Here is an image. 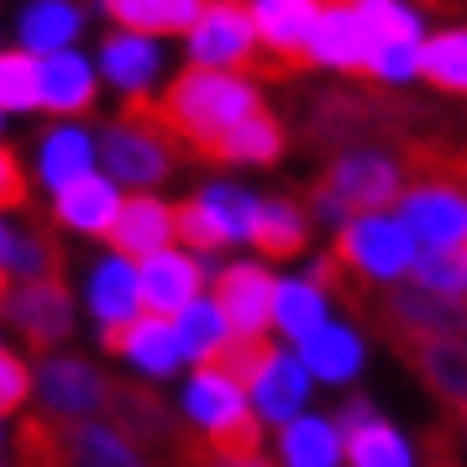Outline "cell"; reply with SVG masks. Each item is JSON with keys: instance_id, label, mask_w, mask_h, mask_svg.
<instances>
[{"instance_id": "obj_48", "label": "cell", "mask_w": 467, "mask_h": 467, "mask_svg": "<svg viewBox=\"0 0 467 467\" xmlns=\"http://www.w3.org/2000/svg\"><path fill=\"white\" fill-rule=\"evenodd\" d=\"M462 253H467V242H462Z\"/></svg>"}, {"instance_id": "obj_3", "label": "cell", "mask_w": 467, "mask_h": 467, "mask_svg": "<svg viewBox=\"0 0 467 467\" xmlns=\"http://www.w3.org/2000/svg\"><path fill=\"white\" fill-rule=\"evenodd\" d=\"M95 148L106 152V179L116 190H131V194H152L179 169V158H184V148L173 142V131L158 121L152 100L121 106V116L100 131Z\"/></svg>"}, {"instance_id": "obj_34", "label": "cell", "mask_w": 467, "mask_h": 467, "mask_svg": "<svg viewBox=\"0 0 467 467\" xmlns=\"http://www.w3.org/2000/svg\"><path fill=\"white\" fill-rule=\"evenodd\" d=\"M106 410H110L106 420L116 425L121 436H131L137 446L142 441H169L173 436L169 410H163L158 394H148V389H116V383H110V404Z\"/></svg>"}, {"instance_id": "obj_39", "label": "cell", "mask_w": 467, "mask_h": 467, "mask_svg": "<svg viewBox=\"0 0 467 467\" xmlns=\"http://www.w3.org/2000/svg\"><path fill=\"white\" fill-rule=\"evenodd\" d=\"M26 400H32V368L16 352H0V420L16 415Z\"/></svg>"}, {"instance_id": "obj_46", "label": "cell", "mask_w": 467, "mask_h": 467, "mask_svg": "<svg viewBox=\"0 0 467 467\" xmlns=\"http://www.w3.org/2000/svg\"><path fill=\"white\" fill-rule=\"evenodd\" d=\"M0 352H5V341H0Z\"/></svg>"}, {"instance_id": "obj_42", "label": "cell", "mask_w": 467, "mask_h": 467, "mask_svg": "<svg viewBox=\"0 0 467 467\" xmlns=\"http://www.w3.org/2000/svg\"><path fill=\"white\" fill-rule=\"evenodd\" d=\"M11 242H16V226L0 215V274H5V263H11Z\"/></svg>"}, {"instance_id": "obj_20", "label": "cell", "mask_w": 467, "mask_h": 467, "mask_svg": "<svg viewBox=\"0 0 467 467\" xmlns=\"http://www.w3.org/2000/svg\"><path fill=\"white\" fill-rule=\"evenodd\" d=\"M85 305L95 310L100 320V331H116V326H127V320L142 316V284H137V263L127 257H95L89 263V278H85Z\"/></svg>"}, {"instance_id": "obj_36", "label": "cell", "mask_w": 467, "mask_h": 467, "mask_svg": "<svg viewBox=\"0 0 467 467\" xmlns=\"http://www.w3.org/2000/svg\"><path fill=\"white\" fill-rule=\"evenodd\" d=\"M410 284L425 289V295H436V299L467 305V253L462 247H451V253H420L415 268H410Z\"/></svg>"}, {"instance_id": "obj_2", "label": "cell", "mask_w": 467, "mask_h": 467, "mask_svg": "<svg viewBox=\"0 0 467 467\" xmlns=\"http://www.w3.org/2000/svg\"><path fill=\"white\" fill-rule=\"evenodd\" d=\"M184 420L194 425V457H253L263 446V420L253 415L247 389L221 368H190L184 383Z\"/></svg>"}, {"instance_id": "obj_31", "label": "cell", "mask_w": 467, "mask_h": 467, "mask_svg": "<svg viewBox=\"0 0 467 467\" xmlns=\"http://www.w3.org/2000/svg\"><path fill=\"white\" fill-rule=\"evenodd\" d=\"M278 467H341V431L326 415H299L278 431Z\"/></svg>"}, {"instance_id": "obj_18", "label": "cell", "mask_w": 467, "mask_h": 467, "mask_svg": "<svg viewBox=\"0 0 467 467\" xmlns=\"http://www.w3.org/2000/svg\"><path fill=\"white\" fill-rule=\"evenodd\" d=\"M106 85L121 95V106H137V100H152V85L163 74V47L152 37H137V32H110L100 43V68Z\"/></svg>"}, {"instance_id": "obj_8", "label": "cell", "mask_w": 467, "mask_h": 467, "mask_svg": "<svg viewBox=\"0 0 467 467\" xmlns=\"http://www.w3.org/2000/svg\"><path fill=\"white\" fill-rule=\"evenodd\" d=\"M190 68H221V74H263V47H257L253 5L247 0H205L200 22L184 32Z\"/></svg>"}, {"instance_id": "obj_28", "label": "cell", "mask_w": 467, "mask_h": 467, "mask_svg": "<svg viewBox=\"0 0 467 467\" xmlns=\"http://www.w3.org/2000/svg\"><path fill=\"white\" fill-rule=\"evenodd\" d=\"M284 158V121L268 116V110H257L247 116L242 127H232L221 142L211 148L205 163H226V169H268Z\"/></svg>"}, {"instance_id": "obj_49", "label": "cell", "mask_w": 467, "mask_h": 467, "mask_svg": "<svg viewBox=\"0 0 467 467\" xmlns=\"http://www.w3.org/2000/svg\"><path fill=\"white\" fill-rule=\"evenodd\" d=\"M462 425H467V415H462Z\"/></svg>"}, {"instance_id": "obj_30", "label": "cell", "mask_w": 467, "mask_h": 467, "mask_svg": "<svg viewBox=\"0 0 467 467\" xmlns=\"http://www.w3.org/2000/svg\"><path fill=\"white\" fill-rule=\"evenodd\" d=\"M173 337H179L184 362H194V368H215V362L226 358V347L236 341L226 316H221V305H215L211 295H200L190 310L173 316Z\"/></svg>"}, {"instance_id": "obj_12", "label": "cell", "mask_w": 467, "mask_h": 467, "mask_svg": "<svg viewBox=\"0 0 467 467\" xmlns=\"http://www.w3.org/2000/svg\"><path fill=\"white\" fill-rule=\"evenodd\" d=\"M274 289L278 278L253 263V257H242V263H226L211 284V299L221 305V316L232 326L236 341H263L268 337V326H274Z\"/></svg>"}, {"instance_id": "obj_1", "label": "cell", "mask_w": 467, "mask_h": 467, "mask_svg": "<svg viewBox=\"0 0 467 467\" xmlns=\"http://www.w3.org/2000/svg\"><path fill=\"white\" fill-rule=\"evenodd\" d=\"M158 121L190 158H211V148L232 127L263 110V85L253 74H221V68H184L173 74L163 95H152Z\"/></svg>"}, {"instance_id": "obj_22", "label": "cell", "mask_w": 467, "mask_h": 467, "mask_svg": "<svg viewBox=\"0 0 467 467\" xmlns=\"http://www.w3.org/2000/svg\"><path fill=\"white\" fill-rule=\"evenodd\" d=\"M95 85H100V74L79 53L37 58V110L58 116V121H68V116H79V110L95 106Z\"/></svg>"}, {"instance_id": "obj_10", "label": "cell", "mask_w": 467, "mask_h": 467, "mask_svg": "<svg viewBox=\"0 0 467 467\" xmlns=\"http://www.w3.org/2000/svg\"><path fill=\"white\" fill-rule=\"evenodd\" d=\"M0 316L11 320V331L37 347V352H58L74 331V295H68L64 274L58 278H32V284H11L0 299Z\"/></svg>"}, {"instance_id": "obj_13", "label": "cell", "mask_w": 467, "mask_h": 467, "mask_svg": "<svg viewBox=\"0 0 467 467\" xmlns=\"http://www.w3.org/2000/svg\"><path fill=\"white\" fill-rule=\"evenodd\" d=\"M310 373H305V362L295 358V352H284V347H274L268 341V352H263V362L253 368V379H247V400H253V415L263 425H284L299 420L305 415V400H310Z\"/></svg>"}, {"instance_id": "obj_35", "label": "cell", "mask_w": 467, "mask_h": 467, "mask_svg": "<svg viewBox=\"0 0 467 467\" xmlns=\"http://www.w3.org/2000/svg\"><path fill=\"white\" fill-rule=\"evenodd\" d=\"M410 362H415V373L436 389V400H446L451 410L467 415V337L420 347V352H410Z\"/></svg>"}, {"instance_id": "obj_38", "label": "cell", "mask_w": 467, "mask_h": 467, "mask_svg": "<svg viewBox=\"0 0 467 467\" xmlns=\"http://www.w3.org/2000/svg\"><path fill=\"white\" fill-rule=\"evenodd\" d=\"M362 79H379V85H410V79H420V43H373Z\"/></svg>"}, {"instance_id": "obj_29", "label": "cell", "mask_w": 467, "mask_h": 467, "mask_svg": "<svg viewBox=\"0 0 467 467\" xmlns=\"http://www.w3.org/2000/svg\"><path fill=\"white\" fill-rule=\"evenodd\" d=\"M299 362H305V373L320 383H352L362 368V337L352 326H341V320H326L310 341H299Z\"/></svg>"}, {"instance_id": "obj_27", "label": "cell", "mask_w": 467, "mask_h": 467, "mask_svg": "<svg viewBox=\"0 0 467 467\" xmlns=\"http://www.w3.org/2000/svg\"><path fill=\"white\" fill-rule=\"evenodd\" d=\"M247 242L257 247V257H274V263L305 253V242H310V211H305L299 200H284V194L257 200V215H253Z\"/></svg>"}, {"instance_id": "obj_19", "label": "cell", "mask_w": 467, "mask_h": 467, "mask_svg": "<svg viewBox=\"0 0 467 467\" xmlns=\"http://www.w3.org/2000/svg\"><path fill=\"white\" fill-rule=\"evenodd\" d=\"M106 242H110V253L127 257V263H142V257L163 253V247L179 242L173 236V205L158 200V194H127Z\"/></svg>"}, {"instance_id": "obj_5", "label": "cell", "mask_w": 467, "mask_h": 467, "mask_svg": "<svg viewBox=\"0 0 467 467\" xmlns=\"http://www.w3.org/2000/svg\"><path fill=\"white\" fill-rule=\"evenodd\" d=\"M331 257H337V268L347 274V295H368V289H394L410 268H415V257H420V247H415V236L404 232L400 215H352L347 226L337 232V247H331Z\"/></svg>"}, {"instance_id": "obj_26", "label": "cell", "mask_w": 467, "mask_h": 467, "mask_svg": "<svg viewBox=\"0 0 467 467\" xmlns=\"http://www.w3.org/2000/svg\"><path fill=\"white\" fill-rule=\"evenodd\" d=\"M100 5L116 22V32H137V37H152V43L158 37H184L205 11V0H100Z\"/></svg>"}, {"instance_id": "obj_32", "label": "cell", "mask_w": 467, "mask_h": 467, "mask_svg": "<svg viewBox=\"0 0 467 467\" xmlns=\"http://www.w3.org/2000/svg\"><path fill=\"white\" fill-rule=\"evenodd\" d=\"M331 320V295L316 278H278L274 289V326L289 341H310Z\"/></svg>"}, {"instance_id": "obj_44", "label": "cell", "mask_w": 467, "mask_h": 467, "mask_svg": "<svg viewBox=\"0 0 467 467\" xmlns=\"http://www.w3.org/2000/svg\"><path fill=\"white\" fill-rule=\"evenodd\" d=\"M5 289H11V278H5V274H0V299H5Z\"/></svg>"}, {"instance_id": "obj_50", "label": "cell", "mask_w": 467, "mask_h": 467, "mask_svg": "<svg viewBox=\"0 0 467 467\" xmlns=\"http://www.w3.org/2000/svg\"><path fill=\"white\" fill-rule=\"evenodd\" d=\"M0 121H5V116H0Z\"/></svg>"}, {"instance_id": "obj_7", "label": "cell", "mask_w": 467, "mask_h": 467, "mask_svg": "<svg viewBox=\"0 0 467 467\" xmlns=\"http://www.w3.org/2000/svg\"><path fill=\"white\" fill-rule=\"evenodd\" d=\"M368 295H373V289H368ZM368 316H373V326L400 347L404 358L420 352V347H436V341H462L467 337V305L436 299V295H425V289H415V284H404V289L394 284V289L373 295Z\"/></svg>"}, {"instance_id": "obj_25", "label": "cell", "mask_w": 467, "mask_h": 467, "mask_svg": "<svg viewBox=\"0 0 467 467\" xmlns=\"http://www.w3.org/2000/svg\"><path fill=\"white\" fill-rule=\"evenodd\" d=\"M85 173H95V131H85L79 121H53L37 137V179L58 194Z\"/></svg>"}, {"instance_id": "obj_47", "label": "cell", "mask_w": 467, "mask_h": 467, "mask_svg": "<svg viewBox=\"0 0 467 467\" xmlns=\"http://www.w3.org/2000/svg\"><path fill=\"white\" fill-rule=\"evenodd\" d=\"M0 436H5V425H0Z\"/></svg>"}, {"instance_id": "obj_40", "label": "cell", "mask_w": 467, "mask_h": 467, "mask_svg": "<svg viewBox=\"0 0 467 467\" xmlns=\"http://www.w3.org/2000/svg\"><path fill=\"white\" fill-rule=\"evenodd\" d=\"M26 200H32V184H26V173H22V158L0 142V215L26 211Z\"/></svg>"}, {"instance_id": "obj_43", "label": "cell", "mask_w": 467, "mask_h": 467, "mask_svg": "<svg viewBox=\"0 0 467 467\" xmlns=\"http://www.w3.org/2000/svg\"><path fill=\"white\" fill-rule=\"evenodd\" d=\"M446 173H457V179H462V184H467V152H457V158L446 163Z\"/></svg>"}, {"instance_id": "obj_41", "label": "cell", "mask_w": 467, "mask_h": 467, "mask_svg": "<svg viewBox=\"0 0 467 467\" xmlns=\"http://www.w3.org/2000/svg\"><path fill=\"white\" fill-rule=\"evenodd\" d=\"M200 467H274L263 451H253V457H200Z\"/></svg>"}, {"instance_id": "obj_11", "label": "cell", "mask_w": 467, "mask_h": 467, "mask_svg": "<svg viewBox=\"0 0 467 467\" xmlns=\"http://www.w3.org/2000/svg\"><path fill=\"white\" fill-rule=\"evenodd\" d=\"M247 5H253L257 47H263V74H289L310 64L305 53L326 0H247Z\"/></svg>"}, {"instance_id": "obj_16", "label": "cell", "mask_w": 467, "mask_h": 467, "mask_svg": "<svg viewBox=\"0 0 467 467\" xmlns=\"http://www.w3.org/2000/svg\"><path fill=\"white\" fill-rule=\"evenodd\" d=\"M100 347L116 352V358H127L142 379H173L179 368H184V352H179V337H173V320L163 316H142L127 320V326H116V331H100Z\"/></svg>"}, {"instance_id": "obj_4", "label": "cell", "mask_w": 467, "mask_h": 467, "mask_svg": "<svg viewBox=\"0 0 467 467\" xmlns=\"http://www.w3.org/2000/svg\"><path fill=\"white\" fill-rule=\"evenodd\" d=\"M400 194H404V163L394 152L352 148L326 169V179H320L316 194H310V205H316L320 221H331L341 232L352 215H379V211H389Z\"/></svg>"}, {"instance_id": "obj_23", "label": "cell", "mask_w": 467, "mask_h": 467, "mask_svg": "<svg viewBox=\"0 0 467 467\" xmlns=\"http://www.w3.org/2000/svg\"><path fill=\"white\" fill-rule=\"evenodd\" d=\"M368 53H373V37H368V26L337 5V0H326V11H320L316 22V37H310V64L320 68H337V74H362L368 68Z\"/></svg>"}, {"instance_id": "obj_33", "label": "cell", "mask_w": 467, "mask_h": 467, "mask_svg": "<svg viewBox=\"0 0 467 467\" xmlns=\"http://www.w3.org/2000/svg\"><path fill=\"white\" fill-rule=\"evenodd\" d=\"M420 79L441 95L467 100V26H441L420 37Z\"/></svg>"}, {"instance_id": "obj_21", "label": "cell", "mask_w": 467, "mask_h": 467, "mask_svg": "<svg viewBox=\"0 0 467 467\" xmlns=\"http://www.w3.org/2000/svg\"><path fill=\"white\" fill-rule=\"evenodd\" d=\"M58 467H152V457L110 420H85L58 431Z\"/></svg>"}, {"instance_id": "obj_15", "label": "cell", "mask_w": 467, "mask_h": 467, "mask_svg": "<svg viewBox=\"0 0 467 467\" xmlns=\"http://www.w3.org/2000/svg\"><path fill=\"white\" fill-rule=\"evenodd\" d=\"M137 284H142V310L173 320L205 295V263L184 247H163V253L137 263Z\"/></svg>"}, {"instance_id": "obj_6", "label": "cell", "mask_w": 467, "mask_h": 467, "mask_svg": "<svg viewBox=\"0 0 467 467\" xmlns=\"http://www.w3.org/2000/svg\"><path fill=\"white\" fill-rule=\"evenodd\" d=\"M415 169L420 179L404 184L400 194V221L404 232L415 236V247L425 253H451L467 242V184L457 173H446L441 163H431L415 152Z\"/></svg>"}, {"instance_id": "obj_45", "label": "cell", "mask_w": 467, "mask_h": 467, "mask_svg": "<svg viewBox=\"0 0 467 467\" xmlns=\"http://www.w3.org/2000/svg\"><path fill=\"white\" fill-rule=\"evenodd\" d=\"M22 467H37V462H22Z\"/></svg>"}, {"instance_id": "obj_14", "label": "cell", "mask_w": 467, "mask_h": 467, "mask_svg": "<svg viewBox=\"0 0 467 467\" xmlns=\"http://www.w3.org/2000/svg\"><path fill=\"white\" fill-rule=\"evenodd\" d=\"M341 431V462L347 467H415V446L404 441L394 420H383L368 400H347L337 415Z\"/></svg>"}, {"instance_id": "obj_17", "label": "cell", "mask_w": 467, "mask_h": 467, "mask_svg": "<svg viewBox=\"0 0 467 467\" xmlns=\"http://www.w3.org/2000/svg\"><path fill=\"white\" fill-rule=\"evenodd\" d=\"M121 200H127V194L116 190L106 173H85V179H74L68 190L53 194L47 226H53V232L100 236V242H106L110 226H116V215H121Z\"/></svg>"}, {"instance_id": "obj_9", "label": "cell", "mask_w": 467, "mask_h": 467, "mask_svg": "<svg viewBox=\"0 0 467 467\" xmlns=\"http://www.w3.org/2000/svg\"><path fill=\"white\" fill-rule=\"evenodd\" d=\"M32 394L43 400L47 410V425H85V420H100V410L110 404V383L106 373L95 368L89 358L79 352H47L32 373Z\"/></svg>"}, {"instance_id": "obj_24", "label": "cell", "mask_w": 467, "mask_h": 467, "mask_svg": "<svg viewBox=\"0 0 467 467\" xmlns=\"http://www.w3.org/2000/svg\"><path fill=\"white\" fill-rule=\"evenodd\" d=\"M79 32H85V11L74 0H26V11L16 16V47L26 58L74 53Z\"/></svg>"}, {"instance_id": "obj_37", "label": "cell", "mask_w": 467, "mask_h": 467, "mask_svg": "<svg viewBox=\"0 0 467 467\" xmlns=\"http://www.w3.org/2000/svg\"><path fill=\"white\" fill-rule=\"evenodd\" d=\"M5 110H37V58L22 47L0 53V116Z\"/></svg>"}]
</instances>
